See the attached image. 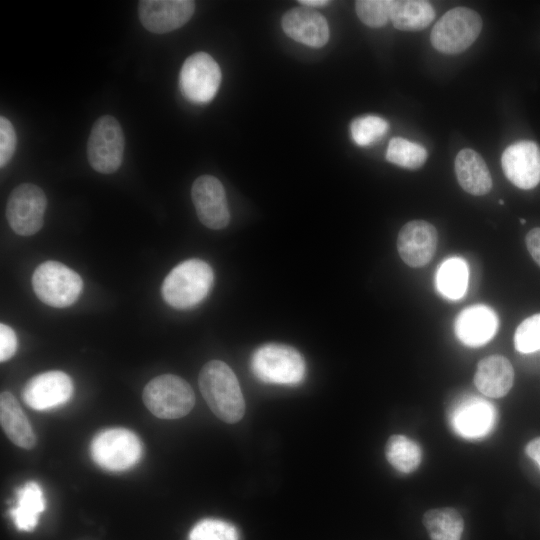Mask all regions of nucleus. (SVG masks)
Here are the masks:
<instances>
[{"instance_id":"nucleus-1","label":"nucleus","mask_w":540,"mask_h":540,"mask_svg":"<svg viewBox=\"0 0 540 540\" xmlns=\"http://www.w3.org/2000/svg\"><path fill=\"white\" fill-rule=\"evenodd\" d=\"M199 388L211 411L226 423H236L245 412L244 397L235 373L223 361L206 363L199 373Z\"/></svg>"},{"instance_id":"nucleus-2","label":"nucleus","mask_w":540,"mask_h":540,"mask_svg":"<svg viewBox=\"0 0 540 540\" xmlns=\"http://www.w3.org/2000/svg\"><path fill=\"white\" fill-rule=\"evenodd\" d=\"M214 280L211 266L200 259H188L165 277L161 292L164 301L176 309H189L209 293Z\"/></svg>"},{"instance_id":"nucleus-3","label":"nucleus","mask_w":540,"mask_h":540,"mask_svg":"<svg viewBox=\"0 0 540 540\" xmlns=\"http://www.w3.org/2000/svg\"><path fill=\"white\" fill-rule=\"evenodd\" d=\"M254 376L268 384L293 386L306 373L303 356L295 348L279 343H268L254 351L251 358Z\"/></svg>"},{"instance_id":"nucleus-4","label":"nucleus","mask_w":540,"mask_h":540,"mask_svg":"<svg viewBox=\"0 0 540 540\" xmlns=\"http://www.w3.org/2000/svg\"><path fill=\"white\" fill-rule=\"evenodd\" d=\"M142 399L147 409L161 419H178L195 404V394L187 381L173 374L159 375L144 387Z\"/></svg>"},{"instance_id":"nucleus-5","label":"nucleus","mask_w":540,"mask_h":540,"mask_svg":"<svg viewBox=\"0 0 540 540\" xmlns=\"http://www.w3.org/2000/svg\"><path fill=\"white\" fill-rule=\"evenodd\" d=\"M90 452L99 467L120 472L137 464L142 455V443L138 436L128 429L109 428L95 435Z\"/></svg>"},{"instance_id":"nucleus-6","label":"nucleus","mask_w":540,"mask_h":540,"mask_svg":"<svg viewBox=\"0 0 540 540\" xmlns=\"http://www.w3.org/2000/svg\"><path fill=\"white\" fill-rule=\"evenodd\" d=\"M36 296L45 304L64 308L79 297L83 281L78 273L63 263L46 261L41 263L32 276Z\"/></svg>"},{"instance_id":"nucleus-7","label":"nucleus","mask_w":540,"mask_h":540,"mask_svg":"<svg viewBox=\"0 0 540 540\" xmlns=\"http://www.w3.org/2000/svg\"><path fill=\"white\" fill-rule=\"evenodd\" d=\"M482 28L480 15L466 7L447 11L431 31L432 46L445 54L466 50L479 36Z\"/></svg>"},{"instance_id":"nucleus-8","label":"nucleus","mask_w":540,"mask_h":540,"mask_svg":"<svg viewBox=\"0 0 540 540\" xmlns=\"http://www.w3.org/2000/svg\"><path fill=\"white\" fill-rule=\"evenodd\" d=\"M125 139L120 123L111 115L98 118L87 141V158L91 167L110 174L122 164Z\"/></svg>"},{"instance_id":"nucleus-9","label":"nucleus","mask_w":540,"mask_h":540,"mask_svg":"<svg viewBox=\"0 0 540 540\" xmlns=\"http://www.w3.org/2000/svg\"><path fill=\"white\" fill-rule=\"evenodd\" d=\"M220 83V67L209 54L196 52L184 61L179 74V88L190 102L204 104L211 101Z\"/></svg>"},{"instance_id":"nucleus-10","label":"nucleus","mask_w":540,"mask_h":540,"mask_svg":"<svg viewBox=\"0 0 540 540\" xmlns=\"http://www.w3.org/2000/svg\"><path fill=\"white\" fill-rule=\"evenodd\" d=\"M47 199L43 190L23 183L13 189L7 200L6 218L12 230L21 236L37 233L44 222Z\"/></svg>"},{"instance_id":"nucleus-11","label":"nucleus","mask_w":540,"mask_h":540,"mask_svg":"<svg viewBox=\"0 0 540 540\" xmlns=\"http://www.w3.org/2000/svg\"><path fill=\"white\" fill-rule=\"evenodd\" d=\"M191 198L201 223L214 230L229 223L230 213L222 183L214 176L198 177L191 188Z\"/></svg>"},{"instance_id":"nucleus-12","label":"nucleus","mask_w":540,"mask_h":540,"mask_svg":"<svg viewBox=\"0 0 540 540\" xmlns=\"http://www.w3.org/2000/svg\"><path fill=\"white\" fill-rule=\"evenodd\" d=\"M73 382L63 371L53 370L32 377L23 388L24 402L32 409L44 411L69 401Z\"/></svg>"},{"instance_id":"nucleus-13","label":"nucleus","mask_w":540,"mask_h":540,"mask_svg":"<svg viewBox=\"0 0 540 540\" xmlns=\"http://www.w3.org/2000/svg\"><path fill=\"white\" fill-rule=\"evenodd\" d=\"M195 10L190 0H142L138 4L141 24L150 32L163 34L180 28Z\"/></svg>"},{"instance_id":"nucleus-14","label":"nucleus","mask_w":540,"mask_h":540,"mask_svg":"<svg viewBox=\"0 0 540 540\" xmlns=\"http://www.w3.org/2000/svg\"><path fill=\"white\" fill-rule=\"evenodd\" d=\"M438 243L436 228L424 220H412L399 231L397 249L401 259L410 267L425 266L433 258Z\"/></svg>"},{"instance_id":"nucleus-15","label":"nucleus","mask_w":540,"mask_h":540,"mask_svg":"<svg viewBox=\"0 0 540 540\" xmlns=\"http://www.w3.org/2000/svg\"><path fill=\"white\" fill-rule=\"evenodd\" d=\"M507 179L521 189H532L540 182V148L533 141L508 146L501 157Z\"/></svg>"},{"instance_id":"nucleus-16","label":"nucleus","mask_w":540,"mask_h":540,"mask_svg":"<svg viewBox=\"0 0 540 540\" xmlns=\"http://www.w3.org/2000/svg\"><path fill=\"white\" fill-rule=\"evenodd\" d=\"M493 405L478 397H464L450 410L449 420L454 431L465 438H481L494 427Z\"/></svg>"},{"instance_id":"nucleus-17","label":"nucleus","mask_w":540,"mask_h":540,"mask_svg":"<svg viewBox=\"0 0 540 540\" xmlns=\"http://www.w3.org/2000/svg\"><path fill=\"white\" fill-rule=\"evenodd\" d=\"M281 25L290 38L310 47H322L329 39L326 19L309 7L300 6L287 11Z\"/></svg>"},{"instance_id":"nucleus-18","label":"nucleus","mask_w":540,"mask_h":540,"mask_svg":"<svg viewBox=\"0 0 540 540\" xmlns=\"http://www.w3.org/2000/svg\"><path fill=\"white\" fill-rule=\"evenodd\" d=\"M498 326L496 313L488 306L477 304L465 308L455 320L457 338L465 345L478 347L487 343Z\"/></svg>"},{"instance_id":"nucleus-19","label":"nucleus","mask_w":540,"mask_h":540,"mask_svg":"<svg viewBox=\"0 0 540 540\" xmlns=\"http://www.w3.org/2000/svg\"><path fill=\"white\" fill-rule=\"evenodd\" d=\"M514 370L510 361L501 355H491L482 359L474 376L476 388L485 396L500 398L511 389Z\"/></svg>"},{"instance_id":"nucleus-20","label":"nucleus","mask_w":540,"mask_h":540,"mask_svg":"<svg viewBox=\"0 0 540 540\" xmlns=\"http://www.w3.org/2000/svg\"><path fill=\"white\" fill-rule=\"evenodd\" d=\"M455 173L460 186L469 194L481 196L492 188V177L483 158L466 148L455 158Z\"/></svg>"},{"instance_id":"nucleus-21","label":"nucleus","mask_w":540,"mask_h":540,"mask_svg":"<svg viewBox=\"0 0 540 540\" xmlns=\"http://www.w3.org/2000/svg\"><path fill=\"white\" fill-rule=\"evenodd\" d=\"M0 422L6 436L18 447L32 449L36 436L17 399L8 391L0 395Z\"/></svg>"},{"instance_id":"nucleus-22","label":"nucleus","mask_w":540,"mask_h":540,"mask_svg":"<svg viewBox=\"0 0 540 540\" xmlns=\"http://www.w3.org/2000/svg\"><path fill=\"white\" fill-rule=\"evenodd\" d=\"M45 509V498L39 484L26 482L16 491V505L10 510L14 525L20 531L30 532L38 524L39 516Z\"/></svg>"},{"instance_id":"nucleus-23","label":"nucleus","mask_w":540,"mask_h":540,"mask_svg":"<svg viewBox=\"0 0 540 540\" xmlns=\"http://www.w3.org/2000/svg\"><path fill=\"white\" fill-rule=\"evenodd\" d=\"M434 18L435 10L428 1H392L390 20L396 29L419 31L429 26Z\"/></svg>"},{"instance_id":"nucleus-24","label":"nucleus","mask_w":540,"mask_h":540,"mask_svg":"<svg viewBox=\"0 0 540 540\" xmlns=\"http://www.w3.org/2000/svg\"><path fill=\"white\" fill-rule=\"evenodd\" d=\"M423 524L431 540H461L464 521L460 513L450 507L428 510Z\"/></svg>"},{"instance_id":"nucleus-25","label":"nucleus","mask_w":540,"mask_h":540,"mask_svg":"<svg viewBox=\"0 0 540 540\" xmlns=\"http://www.w3.org/2000/svg\"><path fill=\"white\" fill-rule=\"evenodd\" d=\"M437 288L446 298L457 300L465 294L468 283V267L459 257L442 262L437 271Z\"/></svg>"},{"instance_id":"nucleus-26","label":"nucleus","mask_w":540,"mask_h":540,"mask_svg":"<svg viewBox=\"0 0 540 540\" xmlns=\"http://www.w3.org/2000/svg\"><path fill=\"white\" fill-rule=\"evenodd\" d=\"M385 455L390 465L399 472L410 473L421 462V450L409 437L392 435L385 446Z\"/></svg>"},{"instance_id":"nucleus-27","label":"nucleus","mask_w":540,"mask_h":540,"mask_svg":"<svg viewBox=\"0 0 540 540\" xmlns=\"http://www.w3.org/2000/svg\"><path fill=\"white\" fill-rule=\"evenodd\" d=\"M386 159L403 168L418 169L425 163L427 151L418 143L395 137L388 144Z\"/></svg>"},{"instance_id":"nucleus-28","label":"nucleus","mask_w":540,"mask_h":540,"mask_svg":"<svg viewBox=\"0 0 540 540\" xmlns=\"http://www.w3.org/2000/svg\"><path fill=\"white\" fill-rule=\"evenodd\" d=\"M389 129L388 122L376 115L355 118L350 125L351 137L359 146H369L384 136Z\"/></svg>"},{"instance_id":"nucleus-29","label":"nucleus","mask_w":540,"mask_h":540,"mask_svg":"<svg viewBox=\"0 0 540 540\" xmlns=\"http://www.w3.org/2000/svg\"><path fill=\"white\" fill-rule=\"evenodd\" d=\"M188 540H239V534L231 523L207 518L193 526L189 532Z\"/></svg>"},{"instance_id":"nucleus-30","label":"nucleus","mask_w":540,"mask_h":540,"mask_svg":"<svg viewBox=\"0 0 540 540\" xmlns=\"http://www.w3.org/2000/svg\"><path fill=\"white\" fill-rule=\"evenodd\" d=\"M393 0H359L355 9L359 19L369 27L384 26L390 20Z\"/></svg>"},{"instance_id":"nucleus-31","label":"nucleus","mask_w":540,"mask_h":540,"mask_svg":"<svg viewBox=\"0 0 540 540\" xmlns=\"http://www.w3.org/2000/svg\"><path fill=\"white\" fill-rule=\"evenodd\" d=\"M514 346L521 353L540 350V313L522 321L514 334Z\"/></svg>"},{"instance_id":"nucleus-32","label":"nucleus","mask_w":540,"mask_h":540,"mask_svg":"<svg viewBox=\"0 0 540 540\" xmlns=\"http://www.w3.org/2000/svg\"><path fill=\"white\" fill-rule=\"evenodd\" d=\"M16 132L12 123L4 116L0 117V167L3 168L12 158L16 149Z\"/></svg>"},{"instance_id":"nucleus-33","label":"nucleus","mask_w":540,"mask_h":540,"mask_svg":"<svg viewBox=\"0 0 540 540\" xmlns=\"http://www.w3.org/2000/svg\"><path fill=\"white\" fill-rule=\"evenodd\" d=\"M17 337L14 330L8 325L0 324V361L9 360L16 352Z\"/></svg>"},{"instance_id":"nucleus-34","label":"nucleus","mask_w":540,"mask_h":540,"mask_svg":"<svg viewBox=\"0 0 540 540\" xmlns=\"http://www.w3.org/2000/svg\"><path fill=\"white\" fill-rule=\"evenodd\" d=\"M526 246L532 258L540 267V228H533L528 232Z\"/></svg>"},{"instance_id":"nucleus-35","label":"nucleus","mask_w":540,"mask_h":540,"mask_svg":"<svg viewBox=\"0 0 540 540\" xmlns=\"http://www.w3.org/2000/svg\"><path fill=\"white\" fill-rule=\"evenodd\" d=\"M526 454L540 467V437L532 439L525 448Z\"/></svg>"},{"instance_id":"nucleus-36","label":"nucleus","mask_w":540,"mask_h":540,"mask_svg":"<svg viewBox=\"0 0 540 540\" xmlns=\"http://www.w3.org/2000/svg\"><path fill=\"white\" fill-rule=\"evenodd\" d=\"M298 2L305 7H319L330 3L327 0H299Z\"/></svg>"},{"instance_id":"nucleus-37","label":"nucleus","mask_w":540,"mask_h":540,"mask_svg":"<svg viewBox=\"0 0 540 540\" xmlns=\"http://www.w3.org/2000/svg\"><path fill=\"white\" fill-rule=\"evenodd\" d=\"M521 224H525V219H520Z\"/></svg>"},{"instance_id":"nucleus-38","label":"nucleus","mask_w":540,"mask_h":540,"mask_svg":"<svg viewBox=\"0 0 540 540\" xmlns=\"http://www.w3.org/2000/svg\"><path fill=\"white\" fill-rule=\"evenodd\" d=\"M499 203H500V204H503V203H504V201H502V200H499Z\"/></svg>"}]
</instances>
